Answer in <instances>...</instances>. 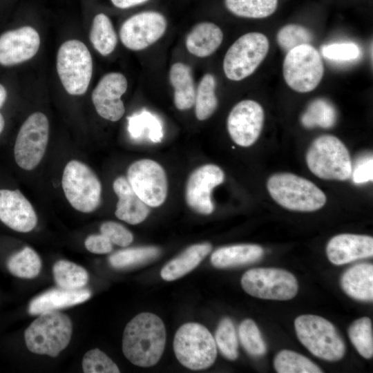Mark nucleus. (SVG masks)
Returning <instances> with one entry per match:
<instances>
[{
	"label": "nucleus",
	"mask_w": 373,
	"mask_h": 373,
	"mask_svg": "<svg viewBox=\"0 0 373 373\" xmlns=\"http://www.w3.org/2000/svg\"><path fill=\"white\" fill-rule=\"evenodd\" d=\"M263 254V249L258 245H235L216 249L211 256V262L216 268L235 267L255 262Z\"/></svg>",
	"instance_id": "25"
},
{
	"label": "nucleus",
	"mask_w": 373,
	"mask_h": 373,
	"mask_svg": "<svg viewBox=\"0 0 373 373\" xmlns=\"http://www.w3.org/2000/svg\"><path fill=\"white\" fill-rule=\"evenodd\" d=\"M313 40L312 33L305 27L298 24H287L277 33L278 46L286 52L303 44H310Z\"/></svg>",
	"instance_id": "40"
},
{
	"label": "nucleus",
	"mask_w": 373,
	"mask_h": 373,
	"mask_svg": "<svg viewBox=\"0 0 373 373\" xmlns=\"http://www.w3.org/2000/svg\"><path fill=\"white\" fill-rule=\"evenodd\" d=\"M57 72L68 94H84L93 74V59L87 46L77 39L64 42L57 55Z\"/></svg>",
	"instance_id": "7"
},
{
	"label": "nucleus",
	"mask_w": 373,
	"mask_h": 373,
	"mask_svg": "<svg viewBox=\"0 0 373 373\" xmlns=\"http://www.w3.org/2000/svg\"><path fill=\"white\" fill-rule=\"evenodd\" d=\"M73 332L70 318L59 311L39 314L24 332L27 348L32 353L56 357L69 344Z\"/></svg>",
	"instance_id": "2"
},
{
	"label": "nucleus",
	"mask_w": 373,
	"mask_h": 373,
	"mask_svg": "<svg viewBox=\"0 0 373 373\" xmlns=\"http://www.w3.org/2000/svg\"><path fill=\"white\" fill-rule=\"evenodd\" d=\"M294 327L298 340L316 357L336 361L344 356V341L327 319L314 314L300 315L295 319Z\"/></svg>",
	"instance_id": "4"
},
{
	"label": "nucleus",
	"mask_w": 373,
	"mask_h": 373,
	"mask_svg": "<svg viewBox=\"0 0 373 373\" xmlns=\"http://www.w3.org/2000/svg\"><path fill=\"white\" fill-rule=\"evenodd\" d=\"M241 285L249 295L266 300H290L298 290L295 276L278 268L249 269L242 276Z\"/></svg>",
	"instance_id": "11"
},
{
	"label": "nucleus",
	"mask_w": 373,
	"mask_h": 373,
	"mask_svg": "<svg viewBox=\"0 0 373 373\" xmlns=\"http://www.w3.org/2000/svg\"><path fill=\"white\" fill-rule=\"evenodd\" d=\"M49 138V122L43 113L30 115L22 124L15 140L14 155L21 169H34L43 159Z\"/></svg>",
	"instance_id": "12"
},
{
	"label": "nucleus",
	"mask_w": 373,
	"mask_h": 373,
	"mask_svg": "<svg viewBox=\"0 0 373 373\" xmlns=\"http://www.w3.org/2000/svg\"><path fill=\"white\" fill-rule=\"evenodd\" d=\"M89 39L93 48L102 55L111 54L116 48L117 36L109 17L104 13L95 16Z\"/></svg>",
	"instance_id": "28"
},
{
	"label": "nucleus",
	"mask_w": 373,
	"mask_h": 373,
	"mask_svg": "<svg viewBox=\"0 0 373 373\" xmlns=\"http://www.w3.org/2000/svg\"><path fill=\"white\" fill-rule=\"evenodd\" d=\"M215 342L221 354L229 360L238 358V341L235 326L229 318L219 323L215 334Z\"/></svg>",
	"instance_id": "39"
},
{
	"label": "nucleus",
	"mask_w": 373,
	"mask_h": 373,
	"mask_svg": "<svg viewBox=\"0 0 373 373\" xmlns=\"http://www.w3.org/2000/svg\"><path fill=\"white\" fill-rule=\"evenodd\" d=\"M336 120V108L324 98H317L312 101L300 118L302 124L307 128H329L335 125Z\"/></svg>",
	"instance_id": "29"
},
{
	"label": "nucleus",
	"mask_w": 373,
	"mask_h": 373,
	"mask_svg": "<svg viewBox=\"0 0 373 373\" xmlns=\"http://www.w3.org/2000/svg\"><path fill=\"white\" fill-rule=\"evenodd\" d=\"M306 162L310 171L321 179L343 181L352 175L350 153L343 142L332 135L313 141L306 153Z\"/></svg>",
	"instance_id": "5"
},
{
	"label": "nucleus",
	"mask_w": 373,
	"mask_h": 373,
	"mask_svg": "<svg viewBox=\"0 0 373 373\" xmlns=\"http://www.w3.org/2000/svg\"><path fill=\"white\" fill-rule=\"evenodd\" d=\"M269 49L267 37L251 32L240 37L227 50L223 60L225 76L240 81L250 76L265 58Z\"/></svg>",
	"instance_id": "9"
},
{
	"label": "nucleus",
	"mask_w": 373,
	"mask_h": 373,
	"mask_svg": "<svg viewBox=\"0 0 373 373\" xmlns=\"http://www.w3.org/2000/svg\"><path fill=\"white\" fill-rule=\"evenodd\" d=\"M86 249L96 254L110 253L113 249V243L103 234H93L85 240Z\"/></svg>",
	"instance_id": "45"
},
{
	"label": "nucleus",
	"mask_w": 373,
	"mask_h": 373,
	"mask_svg": "<svg viewBox=\"0 0 373 373\" xmlns=\"http://www.w3.org/2000/svg\"><path fill=\"white\" fill-rule=\"evenodd\" d=\"M216 80L210 73L205 74L200 79L195 90V114L200 121L209 118L218 106L216 95Z\"/></svg>",
	"instance_id": "30"
},
{
	"label": "nucleus",
	"mask_w": 373,
	"mask_h": 373,
	"mask_svg": "<svg viewBox=\"0 0 373 373\" xmlns=\"http://www.w3.org/2000/svg\"><path fill=\"white\" fill-rule=\"evenodd\" d=\"M283 73L287 84L298 93H308L321 82L324 66L318 51L311 44L298 46L287 52Z\"/></svg>",
	"instance_id": "10"
},
{
	"label": "nucleus",
	"mask_w": 373,
	"mask_h": 373,
	"mask_svg": "<svg viewBox=\"0 0 373 373\" xmlns=\"http://www.w3.org/2000/svg\"><path fill=\"white\" fill-rule=\"evenodd\" d=\"M349 338L358 354L369 359L373 356L372 324L368 317L354 321L347 330Z\"/></svg>",
	"instance_id": "37"
},
{
	"label": "nucleus",
	"mask_w": 373,
	"mask_h": 373,
	"mask_svg": "<svg viewBox=\"0 0 373 373\" xmlns=\"http://www.w3.org/2000/svg\"><path fill=\"white\" fill-rule=\"evenodd\" d=\"M173 350L179 362L193 370L209 367L217 356L214 338L207 327L197 323H185L177 330Z\"/></svg>",
	"instance_id": "6"
},
{
	"label": "nucleus",
	"mask_w": 373,
	"mask_h": 373,
	"mask_svg": "<svg viewBox=\"0 0 373 373\" xmlns=\"http://www.w3.org/2000/svg\"><path fill=\"white\" fill-rule=\"evenodd\" d=\"M0 220L14 231L27 233L37 225V217L20 191L0 189Z\"/></svg>",
	"instance_id": "19"
},
{
	"label": "nucleus",
	"mask_w": 373,
	"mask_h": 373,
	"mask_svg": "<svg viewBox=\"0 0 373 373\" xmlns=\"http://www.w3.org/2000/svg\"><path fill=\"white\" fill-rule=\"evenodd\" d=\"M329 260L341 265L373 256V238L365 235L342 233L332 238L326 247Z\"/></svg>",
	"instance_id": "20"
},
{
	"label": "nucleus",
	"mask_w": 373,
	"mask_h": 373,
	"mask_svg": "<svg viewBox=\"0 0 373 373\" xmlns=\"http://www.w3.org/2000/svg\"><path fill=\"white\" fill-rule=\"evenodd\" d=\"M127 180L139 198L148 206L162 204L167 196L168 183L162 166L154 160L142 159L132 163Z\"/></svg>",
	"instance_id": "13"
},
{
	"label": "nucleus",
	"mask_w": 373,
	"mask_h": 373,
	"mask_svg": "<svg viewBox=\"0 0 373 373\" xmlns=\"http://www.w3.org/2000/svg\"><path fill=\"white\" fill-rule=\"evenodd\" d=\"M52 274L57 286L68 290L83 289L88 280V274L84 267L65 260L54 264Z\"/></svg>",
	"instance_id": "31"
},
{
	"label": "nucleus",
	"mask_w": 373,
	"mask_h": 373,
	"mask_svg": "<svg viewBox=\"0 0 373 373\" xmlns=\"http://www.w3.org/2000/svg\"><path fill=\"white\" fill-rule=\"evenodd\" d=\"M361 50L354 43H335L321 48L322 55L329 60L345 61L358 58Z\"/></svg>",
	"instance_id": "42"
},
{
	"label": "nucleus",
	"mask_w": 373,
	"mask_h": 373,
	"mask_svg": "<svg viewBox=\"0 0 373 373\" xmlns=\"http://www.w3.org/2000/svg\"><path fill=\"white\" fill-rule=\"evenodd\" d=\"M166 28L167 21L162 13L144 11L131 16L122 23L119 38L126 48L142 50L157 42Z\"/></svg>",
	"instance_id": "14"
},
{
	"label": "nucleus",
	"mask_w": 373,
	"mask_h": 373,
	"mask_svg": "<svg viewBox=\"0 0 373 373\" xmlns=\"http://www.w3.org/2000/svg\"><path fill=\"white\" fill-rule=\"evenodd\" d=\"M267 188L278 204L291 211H314L327 200L325 193L312 182L290 173L271 175Z\"/></svg>",
	"instance_id": "3"
},
{
	"label": "nucleus",
	"mask_w": 373,
	"mask_h": 373,
	"mask_svg": "<svg viewBox=\"0 0 373 373\" xmlns=\"http://www.w3.org/2000/svg\"><path fill=\"white\" fill-rule=\"evenodd\" d=\"M113 188L118 197L116 217L131 224L143 222L149 213V209L133 191L128 180L118 177L113 182Z\"/></svg>",
	"instance_id": "21"
},
{
	"label": "nucleus",
	"mask_w": 373,
	"mask_h": 373,
	"mask_svg": "<svg viewBox=\"0 0 373 373\" xmlns=\"http://www.w3.org/2000/svg\"><path fill=\"white\" fill-rule=\"evenodd\" d=\"M224 5L230 12L238 17L262 19L276 11L278 0H224Z\"/></svg>",
	"instance_id": "34"
},
{
	"label": "nucleus",
	"mask_w": 373,
	"mask_h": 373,
	"mask_svg": "<svg viewBox=\"0 0 373 373\" xmlns=\"http://www.w3.org/2000/svg\"><path fill=\"white\" fill-rule=\"evenodd\" d=\"M238 336L241 345L251 356L259 357L266 353V344L253 320L245 319L240 324Z\"/></svg>",
	"instance_id": "38"
},
{
	"label": "nucleus",
	"mask_w": 373,
	"mask_h": 373,
	"mask_svg": "<svg viewBox=\"0 0 373 373\" xmlns=\"http://www.w3.org/2000/svg\"><path fill=\"white\" fill-rule=\"evenodd\" d=\"M166 330L157 315L144 312L137 314L126 325L122 338V351L126 358L140 367L155 365L165 346Z\"/></svg>",
	"instance_id": "1"
},
{
	"label": "nucleus",
	"mask_w": 373,
	"mask_h": 373,
	"mask_svg": "<svg viewBox=\"0 0 373 373\" xmlns=\"http://www.w3.org/2000/svg\"><path fill=\"white\" fill-rule=\"evenodd\" d=\"M160 254V250L156 247L128 248L111 254L108 261L116 269L130 268L153 260Z\"/></svg>",
	"instance_id": "35"
},
{
	"label": "nucleus",
	"mask_w": 373,
	"mask_h": 373,
	"mask_svg": "<svg viewBox=\"0 0 373 373\" xmlns=\"http://www.w3.org/2000/svg\"><path fill=\"white\" fill-rule=\"evenodd\" d=\"M169 82L174 90L173 101L180 111L190 109L195 103V88L191 68L182 62L172 64Z\"/></svg>",
	"instance_id": "27"
},
{
	"label": "nucleus",
	"mask_w": 373,
	"mask_h": 373,
	"mask_svg": "<svg viewBox=\"0 0 373 373\" xmlns=\"http://www.w3.org/2000/svg\"><path fill=\"white\" fill-rule=\"evenodd\" d=\"M82 369L85 373H119L117 365L98 348L87 352L82 360Z\"/></svg>",
	"instance_id": "41"
},
{
	"label": "nucleus",
	"mask_w": 373,
	"mask_h": 373,
	"mask_svg": "<svg viewBox=\"0 0 373 373\" xmlns=\"http://www.w3.org/2000/svg\"><path fill=\"white\" fill-rule=\"evenodd\" d=\"M128 131L136 140H148L152 142H160L163 137L160 120L145 111L129 119Z\"/></svg>",
	"instance_id": "33"
},
{
	"label": "nucleus",
	"mask_w": 373,
	"mask_h": 373,
	"mask_svg": "<svg viewBox=\"0 0 373 373\" xmlns=\"http://www.w3.org/2000/svg\"><path fill=\"white\" fill-rule=\"evenodd\" d=\"M223 40V32L216 24L202 21L195 24L187 34L185 46L195 57L204 58L213 54Z\"/></svg>",
	"instance_id": "23"
},
{
	"label": "nucleus",
	"mask_w": 373,
	"mask_h": 373,
	"mask_svg": "<svg viewBox=\"0 0 373 373\" xmlns=\"http://www.w3.org/2000/svg\"><path fill=\"white\" fill-rule=\"evenodd\" d=\"M61 185L67 200L77 211L90 213L99 206L101 182L94 171L82 162L73 160L67 163Z\"/></svg>",
	"instance_id": "8"
},
{
	"label": "nucleus",
	"mask_w": 373,
	"mask_h": 373,
	"mask_svg": "<svg viewBox=\"0 0 373 373\" xmlns=\"http://www.w3.org/2000/svg\"><path fill=\"white\" fill-rule=\"evenodd\" d=\"M224 180V173L217 165L208 164L196 169L186 183L185 197L187 204L197 213L211 214L214 210L211 191Z\"/></svg>",
	"instance_id": "16"
},
{
	"label": "nucleus",
	"mask_w": 373,
	"mask_h": 373,
	"mask_svg": "<svg viewBox=\"0 0 373 373\" xmlns=\"http://www.w3.org/2000/svg\"><path fill=\"white\" fill-rule=\"evenodd\" d=\"M265 119L262 107L257 102L245 99L236 104L227 117V130L232 140L247 147L258 139Z\"/></svg>",
	"instance_id": "15"
},
{
	"label": "nucleus",
	"mask_w": 373,
	"mask_h": 373,
	"mask_svg": "<svg viewBox=\"0 0 373 373\" xmlns=\"http://www.w3.org/2000/svg\"><path fill=\"white\" fill-rule=\"evenodd\" d=\"M341 285L351 298L361 301H372L373 265L360 263L350 267L343 274Z\"/></svg>",
	"instance_id": "24"
},
{
	"label": "nucleus",
	"mask_w": 373,
	"mask_h": 373,
	"mask_svg": "<svg viewBox=\"0 0 373 373\" xmlns=\"http://www.w3.org/2000/svg\"><path fill=\"white\" fill-rule=\"evenodd\" d=\"M117 8L126 9L146 2L149 0H111Z\"/></svg>",
	"instance_id": "46"
},
{
	"label": "nucleus",
	"mask_w": 373,
	"mask_h": 373,
	"mask_svg": "<svg viewBox=\"0 0 373 373\" xmlns=\"http://www.w3.org/2000/svg\"><path fill=\"white\" fill-rule=\"evenodd\" d=\"M212 247L208 242L189 247L182 254L166 264L161 277L166 281L180 278L193 270L210 253Z\"/></svg>",
	"instance_id": "26"
},
{
	"label": "nucleus",
	"mask_w": 373,
	"mask_h": 373,
	"mask_svg": "<svg viewBox=\"0 0 373 373\" xmlns=\"http://www.w3.org/2000/svg\"><path fill=\"white\" fill-rule=\"evenodd\" d=\"M100 232L109 240L122 247L128 246L133 240L132 233L119 223L108 221L100 227Z\"/></svg>",
	"instance_id": "43"
},
{
	"label": "nucleus",
	"mask_w": 373,
	"mask_h": 373,
	"mask_svg": "<svg viewBox=\"0 0 373 373\" xmlns=\"http://www.w3.org/2000/svg\"><path fill=\"white\" fill-rule=\"evenodd\" d=\"M7 268L14 276L30 279L40 272L41 261L37 253L29 247L12 254L7 260Z\"/></svg>",
	"instance_id": "32"
},
{
	"label": "nucleus",
	"mask_w": 373,
	"mask_h": 373,
	"mask_svg": "<svg viewBox=\"0 0 373 373\" xmlns=\"http://www.w3.org/2000/svg\"><path fill=\"white\" fill-rule=\"evenodd\" d=\"M373 160L372 155L363 157L358 161L352 175L353 182L356 184H362L372 181L373 179Z\"/></svg>",
	"instance_id": "44"
},
{
	"label": "nucleus",
	"mask_w": 373,
	"mask_h": 373,
	"mask_svg": "<svg viewBox=\"0 0 373 373\" xmlns=\"http://www.w3.org/2000/svg\"><path fill=\"white\" fill-rule=\"evenodd\" d=\"M91 291L87 289L68 290L52 289L34 298L28 305L31 315H39L49 311H58L82 303L90 298Z\"/></svg>",
	"instance_id": "22"
},
{
	"label": "nucleus",
	"mask_w": 373,
	"mask_h": 373,
	"mask_svg": "<svg viewBox=\"0 0 373 373\" xmlns=\"http://www.w3.org/2000/svg\"><path fill=\"white\" fill-rule=\"evenodd\" d=\"M40 46L36 29L26 26L6 31L0 35V65L11 66L32 58Z\"/></svg>",
	"instance_id": "18"
},
{
	"label": "nucleus",
	"mask_w": 373,
	"mask_h": 373,
	"mask_svg": "<svg viewBox=\"0 0 373 373\" xmlns=\"http://www.w3.org/2000/svg\"><path fill=\"white\" fill-rule=\"evenodd\" d=\"M7 97V91L6 88L0 84V108L4 104ZM5 126L3 116L0 113V134L2 133Z\"/></svg>",
	"instance_id": "47"
},
{
	"label": "nucleus",
	"mask_w": 373,
	"mask_h": 373,
	"mask_svg": "<svg viewBox=\"0 0 373 373\" xmlns=\"http://www.w3.org/2000/svg\"><path fill=\"white\" fill-rule=\"evenodd\" d=\"M127 87V79L122 73L112 72L104 75L91 95L97 114L111 122L119 120L125 113L121 97L126 93Z\"/></svg>",
	"instance_id": "17"
},
{
	"label": "nucleus",
	"mask_w": 373,
	"mask_h": 373,
	"mask_svg": "<svg viewBox=\"0 0 373 373\" xmlns=\"http://www.w3.org/2000/svg\"><path fill=\"white\" fill-rule=\"evenodd\" d=\"M274 366L278 373H321L323 371L308 358L294 351L283 350L274 361Z\"/></svg>",
	"instance_id": "36"
}]
</instances>
